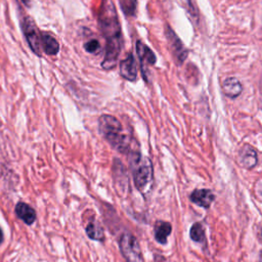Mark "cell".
<instances>
[{
  "label": "cell",
  "mask_w": 262,
  "mask_h": 262,
  "mask_svg": "<svg viewBox=\"0 0 262 262\" xmlns=\"http://www.w3.org/2000/svg\"><path fill=\"white\" fill-rule=\"evenodd\" d=\"M85 231H86V234L87 236L90 238V239H93V241H98V242H103L104 241V232H103V228L101 227V225L93 220V221H90L86 228H85Z\"/></svg>",
  "instance_id": "obj_15"
},
{
  "label": "cell",
  "mask_w": 262,
  "mask_h": 262,
  "mask_svg": "<svg viewBox=\"0 0 262 262\" xmlns=\"http://www.w3.org/2000/svg\"><path fill=\"white\" fill-rule=\"evenodd\" d=\"M215 196L209 189H196L190 194V201L203 208H209Z\"/></svg>",
  "instance_id": "obj_10"
},
{
  "label": "cell",
  "mask_w": 262,
  "mask_h": 262,
  "mask_svg": "<svg viewBox=\"0 0 262 262\" xmlns=\"http://www.w3.org/2000/svg\"><path fill=\"white\" fill-rule=\"evenodd\" d=\"M261 262H262V254H261Z\"/></svg>",
  "instance_id": "obj_21"
},
{
  "label": "cell",
  "mask_w": 262,
  "mask_h": 262,
  "mask_svg": "<svg viewBox=\"0 0 262 262\" xmlns=\"http://www.w3.org/2000/svg\"><path fill=\"white\" fill-rule=\"evenodd\" d=\"M42 49L47 55H55L59 51V44L49 33H42Z\"/></svg>",
  "instance_id": "obj_13"
},
{
  "label": "cell",
  "mask_w": 262,
  "mask_h": 262,
  "mask_svg": "<svg viewBox=\"0 0 262 262\" xmlns=\"http://www.w3.org/2000/svg\"><path fill=\"white\" fill-rule=\"evenodd\" d=\"M129 165L136 188L142 193L147 189L152 178V166L148 158L132 150L128 154Z\"/></svg>",
  "instance_id": "obj_3"
},
{
  "label": "cell",
  "mask_w": 262,
  "mask_h": 262,
  "mask_svg": "<svg viewBox=\"0 0 262 262\" xmlns=\"http://www.w3.org/2000/svg\"><path fill=\"white\" fill-rule=\"evenodd\" d=\"M239 163L243 167L251 169L257 164V152L249 144H246L239 154Z\"/></svg>",
  "instance_id": "obj_11"
},
{
  "label": "cell",
  "mask_w": 262,
  "mask_h": 262,
  "mask_svg": "<svg viewBox=\"0 0 262 262\" xmlns=\"http://www.w3.org/2000/svg\"><path fill=\"white\" fill-rule=\"evenodd\" d=\"M98 131L115 150L127 155L132 151L131 137L116 117L101 115L98 119Z\"/></svg>",
  "instance_id": "obj_2"
},
{
  "label": "cell",
  "mask_w": 262,
  "mask_h": 262,
  "mask_svg": "<svg viewBox=\"0 0 262 262\" xmlns=\"http://www.w3.org/2000/svg\"><path fill=\"white\" fill-rule=\"evenodd\" d=\"M21 30L27 39V42L34 53L41 56L42 54V33L38 30L34 20L30 17H25L21 20Z\"/></svg>",
  "instance_id": "obj_5"
},
{
  "label": "cell",
  "mask_w": 262,
  "mask_h": 262,
  "mask_svg": "<svg viewBox=\"0 0 262 262\" xmlns=\"http://www.w3.org/2000/svg\"><path fill=\"white\" fill-rule=\"evenodd\" d=\"M119 247L127 262H143V256L137 238L130 232H124L119 239Z\"/></svg>",
  "instance_id": "obj_4"
},
{
  "label": "cell",
  "mask_w": 262,
  "mask_h": 262,
  "mask_svg": "<svg viewBox=\"0 0 262 262\" xmlns=\"http://www.w3.org/2000/svg\"><path fill=\"white\" fill-rule=\"evenodd\" d=\"M100 45H99V42L96 40V39H92V40H89L87 41L85 44H84V49L89 52V53H94L96 52L98 49H99Z\"/></svg>",
  "instance_id": "obj_18"
},
{
  "label": "cell",
  "mask_w": 262,
  "mask_h": 262,
  "mask_svg": "<svg viewBox=\"0 0 262 262\" xmlns=\"http://www.w3.org/2000/svg\"><path fill=\"white\" fill-rule=\"evenodd\" d=\"M136 52L139 57V61L141 63V72L144 79L147 81L146 78V67L147 64H155L156 63V55L151 51L149 47L143 44L141 41L136 42Z\"/></svg>",
  "instance_id": "obj_6"
},
{
  "label": "cell",
  "mask_w": 262,
  "mask_h": 262,
  "mask_svg": "<svg viewBox=\"0 0 262 262\" xmlns=\"http://www.w3.org/2000/svg\"><path fill=\"white\" fill-rule=\"evenodd\" d=\"M261 239H262V233H261Z\"/></svg>",
  "instance_id": "obj_22"
},
{
  "label": "cell",
  "mask_w": 262,
  "mask_h": 262,
  "mask_svg": "<svg viewBox=\"0 0 262 262\" xmlns=\"http://www.w3.org/2000/svg\"><path fill=\"white\" fill-rule=\"evenodd\" d=\"M20 1H21L27 7H30V5H31V2H30V1H31V0H20Z\"/></svg>",
  "instance_id": "obj_20"
},
{
  "label": "cell",
  "mask_w": 262,
  "mask_h": 262,
  "mask_svg": "<svg viewBox=\"0 0 262 262\" xmlns=\"http://www.w3.org/2000/svg\"><path fill=\"white\" fill-rule=\"evenodd\" d=\"M172 226L166 221H157L155 224V238L160 244H166L168 236L170 235Z\"/></svg>",
  "instance_id": "obj_14"
},
{
  "label": "cell",
  "mask_w": 262,
  "mask_h": 262,
  "mask_svg": "<svg viewBox=\"0 0 262 262\" xmlns=\"http://www.w3.org/2000/svg\"><path fill=\"white\" fill-rule=\"evenodd\" d=\"M15 214L16 216L24 221L27 225H31L36 220V212L35 210L28 204L24 202H18L15 206Z\"/></svg>",
  "instance_id": "obj_9"
},
{
  "label": "cell",
  "mask_w": 262,
  "mask_h": 262,
  "mask_svg": "<svg viewBox=\"0 0 262 262\" xmlns=\"http://www.w3.org/2000/svg\"><path fill=\"white\" fill-rule=\"evenodd\" d=\"M223 92L226 96L234 98L242 93L243 86L241 82L235 78H228L222 84Z\"/></svg>",
  "instance_id": "obj_12"
},
{
  "label": "cell",
  "mask_w": 262,
  "mask_h": 262,
  "mask_svg": "<svg viewBox=\"0 0 262 262\" xmlns=\"http://www.w3.org/2000/svg\"><path fill=\"white\" fill-rule=\"evenodd\" d=\"M166 36L174 56L178 59L179 62H182L187 55V51L185 50L183 44L181 43L179 38L176 36V34L169 27L166 29Z\"/></svg>",
  "instance_id": "obj_8"
},
{
  "label": "cell",
  "mask_w": 262,
  "mask_h": 262,
  "mask_svg": "<svg viewBox=\"0 0 262 262\" xmlns=\"http://www.w3.org/2000/svg\"><path fill=\"white\" fill-rule=\"evenodd\" d=\"M120 75L125 80H128L131 82L136 80L137 66L132 53H128V55L123 60L120 61Z\"/></svg>",
  "instance_id": "obj_7"
},
{
  "label": "cell",
  "mask_w": 262,
  "mask_h": 262,
  "mask_svg": "<svg viewBox=\"0 0 262 262\" xmlns=\"http://www.w3.org/2000/svg\"><path fill=\"white\" fill-rule=\"evenodd\" d=\"M98 27L105 38V53L101 61L104 70L114 69L122 48V34L116 7L112 1L104 0L98 15Z\"/></svg>",
  "instance_id": "obj_1"
},
{
  "label": "cell",
  "mask_w": 262,
  "mask_h": 262,
  "mask_svg": "<svg viewBox=\"0 0 262 262\" xmlns=\"http://www.w3.org/2000/svg\"><path fill=\"white\" fill-rule=\"evenodd\" d=\"M190 237L199 243L205 241V231L203 226L200 223H194L190 228Z\"/></svg>",
  "instance_id": "obj_17"
},
{
  "label": "cell",
  "mask_w": 262,
  "mask_h": 262,
  "mask_svg": "<svg viewBox=\"0 0 262 262\" xmlns=\"http://www.w3.org/2000/svg\"><path fill=\"white\" fill-rule=\"evenodd\" d=\"M120 6L126 16H134L137 8L136 0H120Z\"/></svg>",
  "instance_id": "obj_16"
},
{
  "label": "cell",
  "mask_w": 262,
  "mask_h": 262,
  "mask_svg": "<svg viewBox=\"0 0 262 262\" xmlns=\"http://www.w3.org/2000/svg\"><path fill=\"white\" fill-rule=\"evenodd\" d=\"M3 241H4V234H3L2 229L0 228V245L3 243Z\"/></svg>",
  "instance_id": "obj_19"
}]
</instances>
